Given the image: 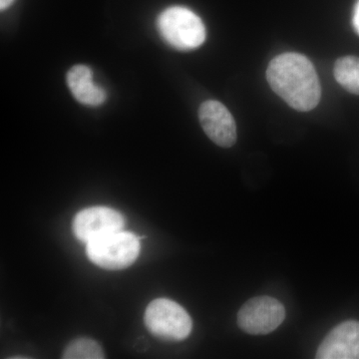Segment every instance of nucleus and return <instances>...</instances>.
Masks as SVG:
<instances>
[{
	"instance_id": "423d86ee",
	"label": "nucleus",
	"mask_w": 359,
	"mask_h": 359,
	"mask_svg": "<svg viewBox=\"0 0 359 359\" xmlns=\"http://www.w3.org/2000/svg\"><path fill=\"white\" fill-rule=\"evenodd\" d=\"M124 226L125 218L121 212L102 205L82 210L73 219L75 237L84 244L123 231Z\"/></svg>"
},
{
	"instance_id": "9d476101",
	"label": "nucleus",
	"mask_w": 359,
	"mask_h": 359,
	"mask_svg": "<svg viewBox=\"0 0 359 359\" xmlns=\"http://www.w3.org/2000/svg\"><path fill=\"white\" fill-rule=\"evenodd\" d=\"M335 80L346 91L359 95V57L344 56L335 61L334 67Z\"/></svg>"
},
{
	"instance_id": "6e6552de",
	"label": "nucleus",
	"mask_w": 359,
	"mask_h": 359,
	"mask_svg": "<svg viewBox=\"0 0 359 359\" xmlns=\"http://www.w3.org/2000/svg\"><path fill=\"white\" fill-rule=\"evenodd\" d=\"M318 359H359V321L340 323L321 342Z\"/></svg>"
},
{
	"instance_id": "f03ea898",
	"label": "nucleus",
	"mask_w": 359,
	"mask_h": 359,
	"mask_svg": "<svg viewBox=\"0 0 359 359\" xmlns=\"http://www.w3.org/2000/svg\"><path fill=\"white\" fill-rule=\"evenodd\" d=\"M157 28L168 44L181 51L198 48L204 43L207 35L199 16L183 6H172L162 11Z\"/></svg>"
},
{
	"instance_id": "20e7f679",
	"label": "nucleus",
	"mask_w": 359,
	"mask_h": 359,
	"mask_svg": "<svg viewBox=\"0 0 359 359\" xmlns=\"http://www.w3.org/2000/svg\"><path fill=\"white\" fill-rule=\"evenodd\" d=\"M146 327L155 337L167 341H181L191 334L190 314L176 302L157 299L151 302L144 316Z\"/></svg>"
},
{
	"instance_id": "0eeeda50",
	"label": "nucleus",
	"mask_w": 359,
	"mask_h": 359,
	"mask_svg": "<svg viewBox=\"0 0 359 359\" xmlns=\"http://www.w3.org/2000/svg\"><path fill=\"white\" fill-rule=\"evenodd\" d=\"M201 126L215 144L230 148L237 141V126L235 119L226 106L219 101L208 100L199 109Z\"/></svg>"
},
{
	"instance_id": "9b49d317",
	"label": "nucleus",
	"mask_w": 359,
	"mask_h": 359,
	"mask_svg": "<svg viewBox=\"0 0 359 359\" xmlns=\"http://www.w3.org/2000/svg\"><path fill=\"white\" fill-rule=\"evenodd\" d=\"M65 359H103L105 358L102 347L96 340L81 337L72 340L62 353Z\"/></svg>"
},
{
	"instance_id": "f8f14e48",
	"label": "nucleus",
	"mask_w": 359,
	"mask_h": 359,
	"mask_svg": "<svg viewBox=\"0 0 359 359\" xmlns=\"http://www.w3.org/2000/svg\"><path fill=\"white\" fill-rule=\"evenodd\" d=\"M353 26L355 32L359 34V0L356 4L355 8H354L353 14Z\"/></svg>"
},
{
	"instance_id": "1a4fd4ad",
	"label": "nucleus",
	"mask_w": 359,
	"mask_h": 359,
	"mask_svg": "<svg viewBox=\"0 0 359 359\" xmlns=\"http://www.w3.org/2000/svg\"><path fill=\"white\" fill-rule=\"evenodd\" d=\"M67 85L78 102L99 106L106 100L105 90L94 84L93 73L86 65H75L67 73Z\"/></svg>"
},
{
	"instance_id": "7ed1b4c3",
	"label": "nucleus",
	"mask_w": 359,
	"mask_h": 359,
	"mask_svg": "<svg viewBox=\"0 0 359 359\" xmlns=\"http://www.w3.org/2000/svg\"><path fill=\"white\" fill-rule=\"evenodd\" d=\"M140 241L129 231H116L86 244L91 263L111 271L128 268L140 255Z\"/></svg>"
},
{
	"instance_id": "ddd939ff",
	"label": "nucleus",
	"mask_w": 359,
	"mask_h": 359,
	"mask_svg": "<svg viewBox=\"0 0 359 359\" xmlns=\"http://www.w3.org/2000/svg\"><path fill=\"white\" fill-rule=\"evenodd\" d=\"M14 2V0H0V9L6 11Z\"/></svg>"
},
{
	"instance_id": "39448f33",
	"label": "nucleus",
	"mask_w": 359,
	"mask_h": 359,
	"mask_svg": "<svg viewBox=\"0 0 359 359\" xmlns=\"http://www.w3.org/2000/svg\"><path fill=\"white\" fill-rule=\"evenodd\" d=\"M285 309L282 302L271 297L250 299L238 313V325L247 334H268L282 325Z\"/></svg>"
},
{
	"instance_id": "f257e3e1",
	"label": "nucleus",
	"mask_w": 359,
	"mask_h": 359,
	"mask_svg": "<svg viewBox=\"0 0 359 359\" xmlns=\"http://www.w3.org/2000/svg\"><path fill=\"white\" fill-rule=\"evenodd\" d=\"M266 79L271 88L295 110L308 112L320 103V79L313 63L302 54L287 52L276 56L269 62Z\"/></svg>"
}]
</instances>
